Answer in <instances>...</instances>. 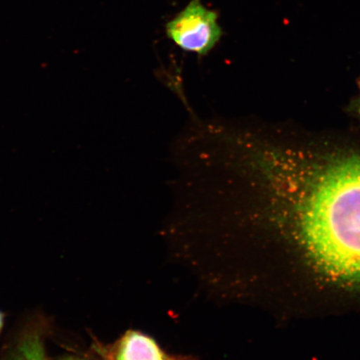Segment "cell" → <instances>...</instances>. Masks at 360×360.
I'll return each mask as SVG.
<instances>
[{
  "label": "cell",
  "mask_w": 360,
  "mask_h": 360,
  "mask_svg": "<svg viewBox=\"0 0 360 360\" xmlns=\"http://www.w3.org/2000/svg\"><path fill=\"white\" fill-rule=\"evenodd\" d=\"M115 360H187L170 356L156 342L142 333L129 331L121 338L115 351Z\"/></svg>",
  "instance_id": "cell-3"
},
{
  "label": "cell",
  "mask_w": 360,
  "mask_h": 360,
  "mask_svg": "<svg viewBox=\"0 0 360 360\" xmlns=\"http://www.w3.org/2000/svg\"><path fill=\"white\" fill-rule=\"evenodd\" d=\"M168 38L183 51L206 56L223 34L217 13L209 10L200 0H192L166 25Z\"/></svg>",
  "instance_id": "cell-2"
},
{
  "label": "cell",
  "mask_w": 360,
  "mask_h": 360,
  "mask_svg": "<svg viewBox=\"0 0 360 360\" xmlns=\"http://www.w3.org/2000/svg\"><path fill=\"white\" fill-rule=\"evenodd\" d=\"M3 325H4V316H3L2 313L0 312V332H1V330H2Z\"/></svg>",
  "instance_id": "cell-5"
},
{
  "label": "cell",
  "mask_w": 360,
  "mask_h": 360,
  "mask_svg": "<svg viewBox=\"0 0 360 360\" xmlns=\"http://www.w3.org/2000/svg\"><path fill=\"white\" fill-rule=\"evenodd\" d=\"M11 360H48V359L39 337L31 335L21 341Z\"/></svg>",
  "instance_id": "cell-4"
},
{
  "label": "cell",
  "mask_w": 360,
  "mask_h": 360,
  "mask_svg": "<svg viewBox=\"0 0 360 360\" xmlns=\"http://www.w3.org/2000/svg\"><path fill=\"white\" fill-rule=\"evenodd\" d=\"M64 360H81V359H74V358H67V359H65Z\"/></svg>",
  "instance_id": "cell-6"
},
{
  "label": "cell",
  "mask_w": 360,
  "mask_h": 360,
  "mask_svg": "<svg viewBox=\"0 0 360 360\" xmlns=\"http://www.w3.org/2000/svg\"><path fill=\"white\" fill-rule=\"evenodd\" d=\"M255 170L269 199L294 211L315 264L360 283V155L307 159L259 148Z\"/></svg>",
  "instance_id": "cell-1"
}]
</instances>
